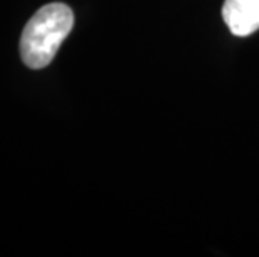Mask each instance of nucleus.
Wrapping results in <instances>:
<instances>
[{
	"label": "nucleus",
	"instance_id": "obj_2",
	"mask_svg": "<svg viewBox=\"0 0 259 257\" xmlns=\"http://www.w3.org/2000/svg\"><path fill=\"white\" fill-rule=\"evenodd\" d=\"M223 19L234 35H251L259 29V0H226Z\"/></svg>",
	"mask_w": 259,
	"mask_h": 257
},
{
	"label": "nucleus",
	"instance_id": "obj_1",
	"mask_svg": "<svg viewBox=\"0 0 259 257\" xmlns=\"http://www.w3.org/2000/svg\"><path fill=\"white\" fill-rule=\"evenodd\" d=\"M74 27L69 5L54 2L38 9L20 37V57L29 69H44L52 62Z\"/></svg>",
	"mask_w": 259,
	"mask_h": 257
}]
</instances>
